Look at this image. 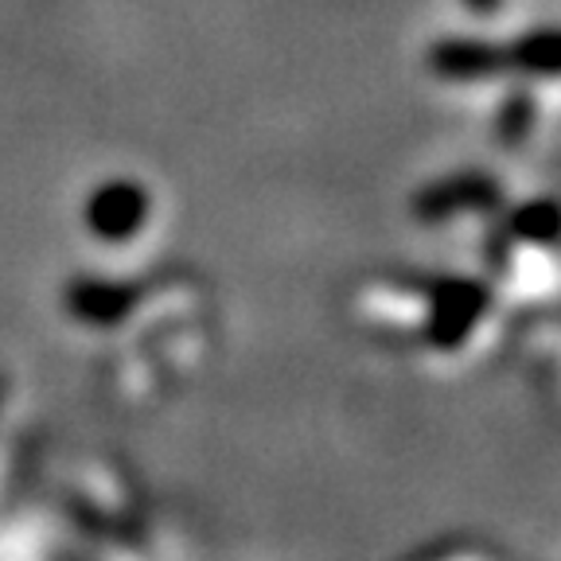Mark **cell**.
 <instances>
[{"mask_svg":"<svg viewBox=\"0 0 561 561\" xmlns=\"http://www.w3.org/2000/svg\"><path fill=\"white\" fill-rule=\"evenodd\" d=\"M511 300L488 277L453 270L378 273L359 293V320L425 367L468 370L495 355L511 332Z\"/></svg>","mask_w":561,"mask_h":561,"instance_id":"cell-1","label":"cell"}]
</instances>
